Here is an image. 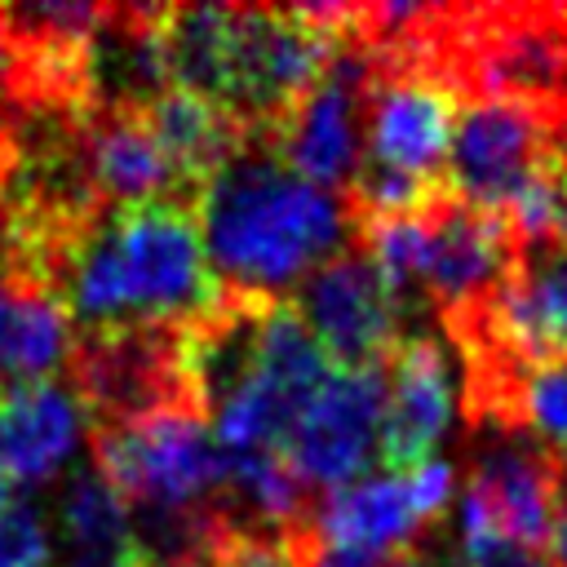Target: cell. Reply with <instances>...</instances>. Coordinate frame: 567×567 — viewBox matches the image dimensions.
<instances>
[{"label":"cell","mask_w":567,"mask_h":567,"mask_svg":"<svg viewBox=\"0 0 567 567\" xmlns=\"http://www.w3.org/2000/svg\"><path fill=\"white\" fill-rule=\"evenodd\" d=\"M27 275L58 292L71 332L182 323L221 297L195 208L168 199L71 217L40 244Z\"/></svg>","instance_id":"6da1fadb"},{"label":"cell","mask_w":567,"mask_h":567,"mask_svg":"<svg viewBox=\"0 0 567 567\" xmlns=\"http://www.w3.org/2000/svg\"><path fill=\"white\" fill-rule=\"evenodd\" d=\"M195 221L221 288L279 297L319 270L350 230L346 199L284 168L257 137L195 195Z\"/></svg>","instance_id":"7a4b0ae2"},{"label":"cell","mask_w":567,"mask_h":567,"mask_svg":"<svg viewBox=\"0 0 567 567\" xmlns=\"http://www.w3.org/2000/svg\"><path fill=\"white\" fill-rule=\"evenodd\" d=\"M89 447L93 465L133 514H190L221 505L226 452L199 408H168L124 425H93Z\"/></svg>","instance_id":"3957f363"},{"label":"cell","mask_w":567,"mask_h":567,"mask_svg":"<svg viewBox=\"0 0 567 567\" xmlns=\"http://www.w3.org/2000/svg\"><path fill=\"white\" fill-rule=\"evenodd\" d=\"M567 465L523 434H487L470 461L461 492V554L487 563L496 554H536L554 545Z\"/></svg>","instance_id":"277c9868"},{"label":"cell","mask_w":567,"mask_h":567,"mask_svg":"<svg viewBox=\"0 0 567 567\" xmlns=\"http://www.w3.org/2000/svg\"><path fill=\"white\" fill-rule=\"evenodd\" d=\"M182 323L71 337L66 377L89 416V430L124 425V421L168 412V408H199L190 377H186V359H182Z\"/></svg>","instance_id":"5b68a950"},{"label":"cell","mask_w":567,"mask_h":567,"mask_svg":"<svg viewBox=\"0 0 567 567\" xmlns=\"http://www.w3.org/2000/svg\"><path fill=\"white\" fill-rule=\"evenodd\" d=\"M447 496H452V465L425 461L408 474L359 478L323 492L288 527V536L306 545L394 563L399 554H412L416 540L443 518Z\"/></svg>","instance_id":"8992f818"},{"label":"cell","mask_w":567,"mask_h":567,"mask_svg":"<svg viewBox=\"0 0 567 567\" xmlns=\"http://www.w3.org/2000/svg\"><path fill=\"white\" fill-rule=\"evenodd\" d=\"M372 84V53L359 40H337V53L315 89H306L257 142L310 186H346L359 168V133Z\"/></svg>","instance_id":"52a82bcc"},{"label":"cell","mask_w":567,"mask_h":567,"mask_svg":"<svg viewBox=\"0 0 567 567\" xmlns=\"http://www.w3.org/2000/svg\"><path fill=\"white\" fill-rule=\"evenodd\" d=\"M292 306L315 332L328 363L346 372L381 368L390 350L403 341V301L359 244L337 248L319 270H310Z\"/></svg>","instance_id":"ba28073f"},{"label":"cell","mask_w":567,"mask_h":567,"mask_svg":"<svg viewBox=\"0 0 567 567\" xmlns=\"http://www.w3.org/2000/svg\"><path fill=\"white\" fill-rule=\"evenodd\" d=\"M385 425V363L381 368H332L288 434V461L306 487L359 483L372 456H381Z\"/></svg>","instance_id":"9c48e42d"},{"label":"cell","mask_w":567,"mask_h":567,"mask_svg":"<svg viewBox=\"0 0 567 567\" xmlns=\"http://www.w3.org/2000/svg\"><path fill=\"white\" fill-rule=\"evenodd\" d=\"M443 328L461 354H567V252L523 257L492 297L447 315Z\"/></svg>","instance_id":"30bf717a"},{"label":"cell","mask_w":567,"mask_h":567,"mask_svg":"<svg viewBox=\"0 0 567 567\" xmlns=\"http://www.w3.org/2000/svg\"><path fill=\"white\" fill-rule=\"evenodd\" d=\"M461 97L421 71H390L372 58V84L363 106V133L372 164L394 173L447 182V151L456 128Z\"/></svg>","instance_id":"8fae6325"},{"label":"cell","mask_w":567,"mask_h":567,"mask_svg":"<svg viewBox=\"0 0 567 567\" xmlns=\"http://www.w3.org/2000/svg\"><path fill=\"white\" fill-rule=\"evenodd\" d=\"M421 226H425V252H421L416 297L430 301L439 319L478 306L518 266V252L501 217L465 204L452 190L421 213Z\"/></svg>","instance_id":"7c38bea8"},{"label":"cell","mask_w":567,"mask_h":567,"mask_svg":"<svg viewBox=\"0 0 567 567\" xmlns=\"http://www.w3.org/2000/svg\"><path fill=\"white\" fill-rule=\"evenodd\" d=\"M465 359V421L483 434H523L567 465V354Z\"/></svg>","instance_id":"4fadbf2b"},{"label":"cell","mask_w":567,"mask_h":567,"mask_svg":"<svg viewBox=\"0 0 567 567\" xmlns=\"http://www.w3.org/2000/svg\"><path fill=\"white\" fill-rule=\"evenodd\" d=\"M554 124L514 102H465L456 111L447 186L483 213H501L532 173L536 155L554 142Z\"/></svg>","instance_id":"5bb4252c"},{"label":"cell","mask_w":567,"mask_h":567,"mask_svg":"<svg viewBox=\"0 0 567 567\" xmlns=\"http://www.w3.org/2000/svg\"><path fill=\"white\" fill-rule=\"evenodd\" d=\"M452 421V368L434 337H403L385 359V425L381 465L408 474L434 461Z\"/></svg>","instance_id":"9a60e30c"},{"label":"cell","mask_w":567,"mask_h":567,"mask_svg":"<svg viewBox=\"0 0 567 567\" xmlns=\"http://www.w3.org/2000/svg\"><path fill=\"white\" fill-rule=\"evenodd\" d=\"M89 416L71 385L22 381L0 390V470L9 483H49L80 447Z\"/></svg>","instance_id":"2e32d148"},{"label":"cell","mask_w":567,"mask_h":567,"mask_svg":"<svg viewBox=\"0 0 567 567\" xmlns=\"http://www.w3.org/2000/svg\"><path fill=\"white\" fill-rule=\"evenodd\" d=\"M71 315L53 288L0 266V390L49 381L71 354Z\"/></svg>","instance_id":"e0dca14e"},{"label":"cell","mask_w":567,"mask_h":567,"mask_svg":"<svg viewBox=\"0 0 567 567\" xmlns=\"http://www.w3.org/2000/svg\"><path fill=\"white\" fill-rule=\"evenodd\" d=\"M142 115L195 195L252 142V128L235 111L190 89H164L142 106Z\"/></svg>","instance_id":"ac0fdd59"},{"label":"cell","mask_w":567,"mask_h":567,"mask_svg":"<svg viewBox=\"0 0 567 567\" xmlns=\"http://www.w3.org/2000/svg\"><path fill=\"white\" fill-rule=\"evenodd\" d=\"M58 527L62 567H128L142 554L133 514L97 465H84L66 478L58 501Z\"/></svg>","instance_id":"d6986e66"},{"label":"cell","mask_w":567,"mask_h":567,"mask_svg":"<svg viewBox=\"0 0 567 567\" xmlns=\"http://www.w3.org/2000/svg\"><path fill=\"white\" fill-rule=\"evenodd\" d=\"M518 261L523 257H549L567 252V146L554 137L523 186L509 195V204L496 213Z\"/></svg>","instance_id":"ffe728a7"},{"label":"cell","mask_w":567,"mask_h":567,"mask_svg":"<svg viewBox=\"0 0 567 567\" xmlns=\"http://www.w3.org/2000/svg\"><path fill=\"white\" fill-rule=\"evenodd\" d=\"M208 567H297V558L284 532L230 518L221 509L213 545H208Z\"/></svg>","instance_id":"44dd1931"},{"label":"cell","mask_w":567,"mask_h":567,"mask_svg":"<svg viewBox=\"0 0 567 567\" xmlns=\"http://www.w3.org/2000/svg\"><path fill=\"white\" fill-rule=\"evenodd\" d=\"M53 563V540L40 505L13 496L0 509V567H49Z\"/></svg>","instance_id":"7402d4cb"},{"label":"cell","mask_w":567,"mask_h":567,"mask_svg":"<svg viewBox=\"0 0 567 567\" xmlns=\"http://www.w3.org/2000/svg\"><path fill=\"white\" fill-rule=\"evenodd\" d=\"M0 124L4 128H22L27 124V102H22V66L18 53L0 27Z\"/></svg>","instance_id":"603a6c76"},{"label":"cell","mask_w":567,"mask_h":567,"mask_svg":"<svg viewBox=\"0 0 567 567\" xmlns=\"http://www.w3.org/2000/svg\"><path fill=\"white\" fill-rule=\"evenodd\" d=\"M18 168H22V137H18V128H4L0 124V213H4L9 195H13Z\"/></svg>","instance_id":"cb8c5ba5"},{"label":"cell","mask_w":567,"mask_h":567,"mask_svg":"<svg viewBox=\"0 0 567 567\" xmlns=\"http://www.w3.org/2000/svg\"><path fill=\"white\" fill-rule=\"evenodd\" d=\"M554 567H567V492H563V509H558V527H554Z\"/></svg>","instance_id":"d4e9b609"},{"label":"cell","mask_w":567,"mask_h":567,"mask_svg":"<svg viewBox=\"0 0 567 567\" xmlns=\"http://www.w3.org/2000/svg\"><path fill=\"white\" fill-rule=\"evenodd\" d=\"M470 567H554V563H545V558H536V554H496V558L470 563Z\"/></svg>","instance_id":"484cf974"},{"label":"cell","mask_w":567,"mask_h":567,"mask_svg":"<svg viewBox=\"0 0 567 567\" xmlns=\"http://www.w3.org/2000/svg\"><path fill=\"white\" fill-rule=\"evenodd\" d=\"M390 567H434V563H430V558H425L421 549H412V554H399V558H394Z\"/></svg>","instance_id":"4316f807"},{"label":"cell","mask_w":567,"mask_h":567,"mask_svg":"<svg viewBox=\"0 0 567 567\" xmlns=\"http://www.w3.org/2000/svg\"><path fill=\"white\" fill-rule=\"evenodd\" d=\"M9 487H13V483H9V478H4V470H0V509L13 501V492H9Z\"/></svg>","instance_id":"83f0119b"}]
</instances>
